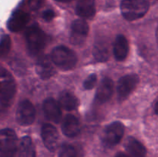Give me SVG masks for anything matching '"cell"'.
Returning <instances> with one entry per match:
<instances>
[{
    "label": "cell",
    "mask_w": 158,
    "mask_h": 157,
    "mask_svg": "<svg viewBox=\"0 0 158 157\" xmlns=\"http://www.w3.org/2000/svg\"><path fill=\"white\" fill-rule=\"evenodd\" d=\"M62 132L69 138H74L80 132V123L78 119L73 115L68 114L62 123Z\"/></svg>",
    "instance_id": "9a60e30c"
},
{
    "label": "cell",
    "mask_w": 158,
    "mask_h": 157,
    "mask_svg": "<svg viewBox=\"0 0 158 157\" xmlns=\"http://www.w3.org/2000/svg\"><path fill=\"white\" fill-rule=\"evenodd\" d=\"M43 109L46 118L49 121L59 123L62 119V111L60 103L52 98L46 99L43 104Z\"/></svg>",
    "instance_id": "4fadbf2b"
},
{
    "label": "cell",
    "mask_w": 158,
    "mask_h": 157,
    "mask_svg": "<svg viewBox=\"0 0 158 157\" xmlns=\"http://www.w3.org/2000/svg\"><path fill=\"white\" fill-rule=\"evenodd\" d=\"M114 92V82L111 78L105 77L100 82L95 95V101L103 104L110 99Z\"/></svg>",
    "instance_id": "7c38bea8"
},
{
    "label": "cell",
    "mask_w": 158,
    "mask_h": 157,
    "mask_svg": "<svg viewBox=\"0 0 158 157\" xmlns=\"http://www.w3.org/2000/svg\"><path fill=\"white\" fill-rule=\"evenodd\" d=\"M156 38H157V42L158 44V26L157 27V30H156Z\"/></svg>",
    "instance_id": "f546056e"
},
{
    "label": "cell",
    "mask_w": 158,
    "mask_h": 157,
    "mask_svg": "<svg viewBox=\"0 0 158 157\" xmlns=\"http://www.w3.org/2000/svg\"><path fill=\"white\" fill-rule=\"evenodd\" d=\"M57 2H69L72 1V0H56Z\"/></svg>",
    "instance_id": "f1b7e54d"
},
{
    "label": "cell",
    "mask_w": 158,
    "mask_h": 157,
    "mask_svg": "<svg viewBox=\"0 0 158 157\" xmlns=\"http://www.w3.org/2000/svg\"><path fill=\"white\" fill-rule=\"evenodd\" d=\"M150 8L148 0H123L120 11L125 19L134 21L144 16Z\"/></svg>",
    "instance_id": "3957f363"
},
{
    "label": "cell",
    "mask_w": 158,
    "mask_h": 157,
    "mask_svg": "<svg viewBox=\"0 0 158 157\" xmlns=\"http://www.w3.org/2000/svg\"><path fill=\"white\" fill-rule=\"evenodd\" d=\"M44 2V0H28V4L31 10H38Z\"/></svg>",
    "instance_id": "d4e9b609"
},
{
    "label": "cell",
    "mask_w": 158,
    "mask_h": 157,
    "mask_svg": "<svg viewBox=\"0 0 158 157\" xmlns=\"http://www.w3.org/2000/svg\"><path fill=\"white\" fill-rule=\"evenodd\" d=\"M16 92V84L12 75L4 68H1V95L0 104L2 111L6 110L12 104Z\"/></svg>",
    "instance_id": "7a4b0ae2"
},
{
    "label": "cell",
    "mask_w": 158,
    "mask_h": 157,
    "mask_svg": "<svg viewBox=\"0 0 158 157\" xmlns=\"http://www.w3.org/2000/svg\"><path fill=\"white\" fill-rule=\"evenodd\" d=\"M42 17L46 22H51L55 18V12L52 9H47L43 12Z\"/></svg>",
    "instance_id": "484cf974"
},
{
    "label": "cell",
    "mask_w": 158,
    "mask_h": 157,
    "mask_svg": "<svg viewBox=\"0 0 158 157\" xmlns=\"http://www.w3.org/2000/svg\"><path fill=\"white\" fill-rule=\"evenodd\" d=\"M154 110H155V113L158 115V101L157 102V103H156L155 105V108H154Z\"/></svg>",
    "instance_id": "83f0119b"
},
{
    "label": "cell",
    "mask_w": 158,
    "mask_h": 157,
    "mask_svg": "<svg viewBox=\"0 0 158 157\" xmlns=\"http://www.w3.org/2000/svg\"><path fill=\"white\" fill-rule=\"evenodd\" d=\"M19 157H36L35 146L30 137L24 136L20 140Z\"/></svg>",
    "instance_id": "44dd1931"
},
{
    "label": "cell",
    "mask_w": 158,
    "mask_h": 157,
    "mask_svg": "<svg viewBox=\"0 0 158 157\" xmlns=\"http://www.w3.org/2000/svg\"><path fill=\"white\" fill-rule=\"evenodd\" d=\"M139 83V77L136 74L122 76L117 83V93L119 102H123L135 89Z\"/></svg>",
    "instance_id": "52a82bcc"
},
{
    "label": "cell",
    "mask_w": 158,
    "mask_h": 157,
    "mask_svg": "<svg viewBox=\"0 0 158 157\" xmlns=\"http://www.w3.org/2000/svg\"><path fill=\"white\" fill-rule=\"evenodd\" d=\"M30 20V15L23 10H16L8 20L7 27L9 31L16 32L23 30Z\"/></svg>",
    "instance_id": "8fae6325"
},
{
    "label": "cell",
    "mask_w": 158,
    "mask_h": 157,
    "mask_svg": "<svg viewBox=\"0 0 158 157\" xmlns=\"http://www.w3.org/2000/svg\"><path fill=\"white\" fill-rule=\"evenodd\" d=\"M59 103L65 110L72 111L78 107V99L69 91H63L59 96Z\"/></svg>",
    "instance_id": "ffe728a7"
},
{
    "label": "cell",
    "mask_w": 158,
    "mask_h": 157,
    "mask_svg": "<svg viewBox=\"0 0 158 157\" xmlns=\"http://www.w3.org/2000/svg\"><path fill=\"white\" fill-rule=\"evenodd\" d=\"M41 135L46 149L50 152H55L59 146L60 135L58 130L52 125L46 123L42 126Z\"/></svg>",
    "instance_id": "30bf717a"
},
{
    "label": "cell",
    "mask_w": 158,
    "mask_h": 157,
    "mask_svg": "<svg viewBox=\"0 0 158 157\" xmlns=\"http://www.w3.org/2000/svg\"><path fill=\"white\" fill-rule=\"evenodd\" d=\"M125 149L133 157H146L147 149L137 139L128 137L125 143Z\"/></svg>",
    "instance_id": "d6986e66"
},
{
    "label": "cell",
    "mask_w": 158,
    "mask_h": 157,
    "mask_svg": "<svg viewBox=\"0 0 158 157\" xmlns=\"http://www.w3.org/2000/svg\"><path fill=\"white\" fill-rule=\"evenodd\" d=\"M11 48V38L9 35H3L0 42V54L2 58H4L9 53Z\"/></svg>",
    "instance_id": "603a6c76"
},
{
    "label": "cell",
    "mask_w": 158,
    "mask_h": 157,
    "mask_svg": "<svg viewBox=\"0 0 158 157\" xmlns=\"http://www.w3.org/2000/svg\"><path fill=\"white\" fill-rule=\"evenodd\" d=\"M93 54L97 61H107L110 57V46L106 38H98V39L96 40Z\"/></svg>",
    "instance_id": "ac0fdd59"
},
{
    "label": "cell",
    "mask_w": 158,
    "mask_h": 157,
    "mask_svg": "<svg viewBox=\"0 0 158 157\" xmlns=\"http://www.w3.org/2000/svg\"><path fill=\"white\" fill-rule=\"evenodd\" d=\"M35 118V109L32 103L28 99L20 102L15 114L17 123L20 126H29L33 123Z\"/></svg>",
    "instance_id": "ba28073f"
},
{
    "label": "cell",
    "mask_w": 158,
    "mask_h": 157,
    "mask_svg": "<svg viewBox=\"0 0 158 157\" xmlns=\"http://www.w3.org/2000/svg\"><path fill=\"white\" fill-rule=\"evenodd\" d=\"M52 62L47 55L39 57L35 66V71L42 79H48L55 75L56 69L52 66Z\"/></svg>",
    "instance_id": "5bb4252c"
},
{
    "label": "cell",
    "mask_w": 158,
    "mask_h": 157,
    "mask_svg": "<svg viewBox=\"0 0 158 157\" xmlns=\"http://www.w3.org/2000/svg\"><path fill=\"white\" fill-rule=\"evenodd\" d=\"M97 82V76L96 74L93 73L89 75L87 78L85 79L84 83H83V87L86 90H90L93 88L95 86L96 83Z\"/></svg>",
    "instance_id": "cb8c5ba5"
},
{
    "label": "cell",
    "mask_w": 158,
    "mask_h": 157,
    "mask_svg": "<svg viewBox=\"0 0 158 157\" xmlns=\"http://www.w3.org/2000/svg\"><path fill=\"white\" fill-rule=\"evenodd\" d=\"M129 52V43L123 35H118L116 37L114 44V55L117 61H123Z\"/></svg>",
    "instance_id": "e0dca14e"
},
{
    "label": "cell",
    "mask_w": 158,
    "mask_h": 157,
    "mask_svg": "<svg viewBox=\"0 0 158 157\" xmlns=\"http://www.w3.org/2000/svg\"><path fill=\"white\" fill-rule=\"evenodd\" d=\"M59 157H83L82 152L74 145L63 144L59 152Z\"/></svg>",
    "instance_id": "7402d4cb"
},
{
    "label": "cell",
    "mask_w": 158,
    "mask_h": 157,
    "mask_svg": "<svg viewBox=\"0 0 158 157\" xmlns=\"http://www.w3.org/2000/svg\"><path fill=\"white\" fill-rule=\"evenodd\" d=\"M76 13L80 18L90 19L96 13L95 0H77Z\"/></svg>",
    "instance_id": "2e32d148"
},
{
    "label": "cell",
    "mask_w": 158,
    "mask_h": 157,
    "mask_svg": "<svg viewBox=\"0 0 158 157\" xmlns=\"http://www.w3.org/2000/svg\"><path fill=\"white\" fill-rule=\"evenodd\" d=\"M88 33H89V26L85 20H74L71 25V43L75 46H81L87 38Z\"/></svg>",
    "instance_id": "9c48e42d"
},
{
    "label": "cell",
    "mask_w": 158,
    "mask_h": 157,
    "mask_svg": "<svg viewBox=\"0 0 158 157\" xmlns=\"http://www.w3.org/2000/svg\"><path fill=\"white\" fill-rule=\"evenodd\" d=\"M17 136L11 129H2L0 132L1 157H15L17 152Z\"/></svg>",
    "instance_id": "5b68a950"
},
{
    "label": "cell",
    "mask_w": 158,
    "mask_h": 157,
    "mask_svg": "<svg viewBox=\"0 0 158 157\" xmlns=\"http://www.w3.org/2000/svg\"><path fill=\"white\" fill-rule=\"evenodd\" d=\"M51 59L57 67L64 71L73 69L77 62L75 52L64 46H57L52 51Z\"/></svg>",
    "instance_id": "277c9868"
},
{
    "label": "cell",
    "mask_w": 158,
    "mask_h": 157,
    "mask_svg": "<svg viewBox=\"0 0 158 157\" xmlns=\"http://www.w3.org/2000/svg\"><path fill=\"white\" fill-rule=\"evenodd\" d=\"M26 46L29 54L36 55L40 54L49 42V36L38 25L33 24L29 26L25 32Z\"/></svg>",
    "instance_id": "6da1fadb"
},
{
    "label": "cell",
    "mask_w": 158,
    "mask_h": 157,
    "mask_svg": "<svg viewBox=\"0 0 158 157\" xmlns=\"http://www.w3.org/2000/svg\"><path fill=\"white\" fill-rule=\"evenodd\" d=\"M124 134V126L120 122L116 121L106 126L102 134V143L106 147L110 148L118 144Z\"/></svg>",
    "instance_id": "8992f818"
},
{
    "label": "cell",
    "mask_w": 158,
    "mask_h": 157,
    "mask_svg": "<svg viewBox=\"0 0 158 157\" xmlns=\"http://www.w3.org/2000/svg\"><path fill=\"white\" fill-rule=\"evenodd\" d=\"M114 157H131V156L128 155H127V154L124 153V152H118V153L116 154L115 156Z\"/></svg>",
    "instance_id": "4316f807"
}]
</instances>
